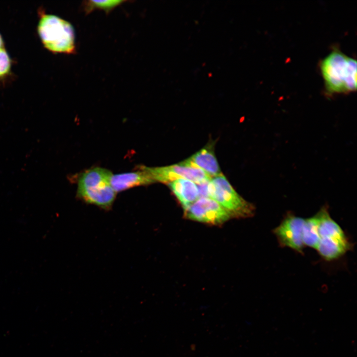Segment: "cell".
Listing matches in <instances>:
<instances>
[{
  "instance_id": "cell-14",
  "label": "cell",
  "mask_w": 357,
  "mask_h": 357,
  "mask_svg": "<svg viewBox=\"0 0 357 357\" xmlns=\"http://www.w3.org/2000/svg\"><path fill=\"white\" fill-rule=\"evenodd\" d=\"M10 67V60L7 53L4 48L0 49V77L6 74Z\"/></svg>"
},
{
  "instance_id": "cell-13",
  "label": "cell",
  "mask_w": 357,
  "mask_h": 357,
  "mask_svg": "<svg viewBox=\"0 0 357 357\" xmlns=\"http://www.w3.org/2000/svg\"><path fill=\"white\" fill-rule=\"evenodd\" d=\"M125 1L123 0H89L84 3V10L88 14L95 9H102L107 13Z\"/></svg>"
},
{
  "instance_id": "cell-8",
  "label": "cell",
  "mask_w": 357,
  "mask_h": 357,
  "mask_svg": "<svg viewBox=\"0 0 357 357\" xmlns=\"http://www.w3.org/2000/svg\"><path fill=\"white\" fill-rule=\"evenodd\" d=\"M183 210L186 218L214 225H222L231 218L221 205L210 197L198 198Z\"/></svg>"
},
{
  "instance_id": "cell-4",
  "label": "cell",
  "mask_w": 357,
  "mask_h": 357,
  "mask_svg": "<svg viewBox=\"0 0 357 357\" xmlns=\"http://www.w3.org/2000/svg\"><path fill=\"white\" fill-rule=\"evenodd\" d=\"M38 31L45 47L50 51L75 53L74 31L67 21L56 15L44 14L39 21Z\"/></svg>"
},
{
  "instance_id": "cell-1",
  "label": "cell",
  "mask_w": 357,
  "mask_h": 357,
  "mask_svg": "<svg viewBox=\"0 0 357 357\" xmlns=\"http://www.w3.org/2000/svg\"><path fill=\"white\" fill-rule=\"evenodd\" d=\"M325 88L328 95L347 94L357 90V61L337 49L320 63Z\"/></svg>"
},
{
  "instance_id": "cell-10",
  "label": "cell",
  "mask_w": 357,
  "mask_h": 357,
  "mask_svg": "<svg viewBox=\"0 0 357 357\" xmlns=\"http://www.w3.org/2000/svg\"><path fill=\"white\" fill-rule=\"evenodd\" d=\"M110 182L113 189L117 193L130 188L154 182L145 171L139 168L136 172L112 174Z\"/></svg>"
},
{
  "instance_id": "cell-12",
  "label": "cell",
  "mask_w": 357,
  "mask_h": 357,
  "mask_svg": "<svg viewBox=\"0 0 357 357\" xmlns=\"http://www.w3.org/2000/svg\"><path fill=\"white\" fill-rule=\"evenodd\" d=\"M319 220L318 212L313 216L304 220L302 231V240L304 246L316 249L319 240Z\"/></svg>"
},
{
  "instance_id": "cell-9",
  "label": "cell",
  "mask_w": 357,
  "mask_h": 357,
  "mask_svg": "<svg viewBox=\"0 0 357 357\" xmlns=\"http://www.w3.org/2000/svg\"><path fill=\"white\" fill-rule=\"evenodd\" d=\"M180 163L184 165L199 168L211 178L222 175L214 151L211 146L202 148L189 158Z\"/></svg>"
},
{
  "instance_id": "cell-2",
  "label": "cell",
  "mask_w": 357,
  "mask_h": 357,
  "mask_svg": "<svg viewBox=\"0 0 357 357\" xmlns=\"http://www.w3.org/2000/svg\"><path fill=\"white\" fill-rule=\"evenodd\" d=\"M112 173L101 167L90 168L78 177L77 197L87 204L105 210L111 209L117 193L110 182Z\"/></svg>"
},
{
  "instance_id": "cell-11",
  "label": "cell",
  "mask_w": 357,
  "mask_h": 357,
  "mask_svg": "<svg viewBox=\"0 0 357 357\" xmlns=\"http://www.w3.org/2000/svg\"><path fill=\"white\" fill-rule=\"evenodd\" d=\"M169 185L183 209L199 198L197 185L192 181L178 178L169 183Z\"/></svg>"
},
{
  "instance_id": "cell-7",
  "label": "cell",
  "mask_w": 357,
  "mask_h": 357,
  "mask_svg": "<svg viewBox=\"0 0 357 357\" xmlns=\"http://www.w3.org/2000/svg\"><path fill=\"white\" fill-rule=\"evenodd\" d=\"M304 220L290 212L286 214L280 224L273 230L280 246L303 254L302 231Z\"/></svg>"
},
{
  "instance_id": "cell-5",
  "label": "cell",
  "mask_w": 357,
  "mask_h": 357,
  "mask_svg": "<svg viewBox=\"0 0 357 357\" xmlns=\"http://www.w3.org/2000/svg\"><path fill=\"white\" fill-rule=\"evenodd\" d=\"M207 190L209 197L221 205L231 217L246 218L254 215V206L240 196L223 175L212 178Z\"/></svg>"
},
{
  "instance_id": "cell-3",
  "label": "cell",
  "mask_w": 357,
  "mask_h": 357,
  "mask_svg": "<svg viewBox=\"0 0 357 357\" xmlns=\"http://www.w3.org/2000/svg\"><path fill=\"white\" fill-rule=\"evenodd\" d=\"M318 213L319 240L315 249L327 261L338 259L353 249V243L341 227L331 218L327 206L321 208Z\"/></svg>"
},
{
  "instance_id": "cell-15",
  "label": "cell",
  "mask_w": 357,
  "mask_h": 357,
  "mask_svg": "<svg viewBox=\"0 0 357 357\" xmlns=\"http://www.w3.org/2000/svg\"><path fill=\"white\" fill-rule=\"evenodd\" d=\"M3 48V42L2 38L0 35V49Z\"/></svg>"
},
{
  "instance_id": "cell-6",
  "label": "cell",
  "mask_w": 357,
  "mask_h": 357,
  "mask_svg": "<svg viewBox=\"0 0 357 357\" xmlns=\"http://www.w3.org/2000/svg\"><path fill=\"white\" fill-rule=\"evenodd\" d=\"M155 182L170 183L178 178H185L199 184L210 181L212 178L202 170L180 164L159 167L140 166Z\"/></svg>"
}]
</instances>
